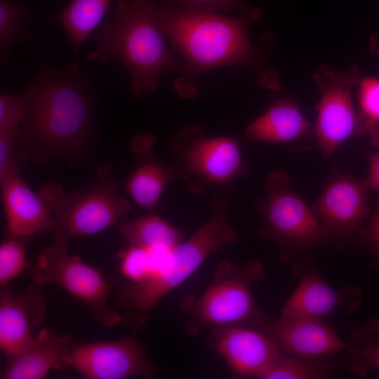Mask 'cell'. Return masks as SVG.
<instances>
[{"label": "cell", "instance_id": "6da1fadb", "mask_svg": "<svg viewBox=\"0 0 379 379\" xmlns=\"http://www.w3.org/2000/svg\"><path fill=\"white\" fill-rule=\"evenodd\" d=\"M40 65L25 88V117L15 142L17 161L48 163L85 149L96 132L98 91L76 61L57 68L36 52Z\"/></svg>", "mask_w": 379, "mask_h": 379}, {"label": "cell", "instance_id": "7a4b0ae2", "mask_svg": "<svg viewBox=\"0 0 379 379\" xmlns=\"http://www.w3.org/2000/svg\"><path fill=\"white\" fill-rule=\"evenodd\" d=\"M157 13L165 37L184 60L175 81V90L182 97L197 95L194 83L204 72L255 65L258 53L249 40L248 27L257 19V13L232 18L188 8L178 0H161Z\"/></svg>", "mask_w": 379, "mask_h": 379}, {"label": "cell", "instance_id": "3957f363", "mask_svg": "<svg viewBox=\"0 0 379 379\" xmlns=\"http://www.w3.org/2000/svg\"><path fill=\"white\" fill-rule=\"evenodd\" d=\"M157 5L155 0H119L111 18L93 35L97 47L86 57L97 62L118 60L130 74L136 100L154 93L164 72L180 67L165 43Z\"/></svg>", "mask_w": 379, "mask_h": 379}, {"label": "cell", "instance_id": "277c9868", "mask_svg": "<svg viewBox=\"0 0 379 379\" xmlns=\"http://www.w3.org/2000/svg\"><path fill=\"white\" fill-rule=\"evenodd\" d=\"M232 191L228 189L222 197L213 196L208 219L189 239L170 250L149 278L120 286L117 301L125 310L124 323L140 326L159 301L189 279L211 254L238 243V234L226 216Z\"/></svg>", "mask_w": 379, "mask_h": 379}, {"label": "cell", "instance_id": "5b68a950", "mask_svg": "<svg viewBox=\"0 0 379 379\" xmlns=\"http://www.w3.org/2000/svg\"><path fill=\"white\" fill-rule=\"evenodd\" d=\"M37 192L54 218L53 240L95 234L132 209L131 202L119 194L109 164L98 167L96 180L87 188L68 192L58 183L48 182Z\"/></svg>", "mask_w": 379, "mask_h": 379}, {"label": "cell", "instance_id": "8992f818", "mask_svg": "<svg viewBox=\"0 0 379 379\" xmlns=\"http://www.w3.org/2000/svg\"><path fill=\"white\" fill-rule=\"evenodd\" d=\"M265 194L255 205L262 219L260 235L273 243L285 262L300 251L323 246L331 237L312 207L291 188V179L282 169L271 171L264 185Z\"/></svg>", "mask_w": 379, "mask_h": 379}, {"label": "cell", "instance_id": "52a82bcc", "mask_svg": "<svg viewBox=\"0 0 379 379\" xmlns=\"http://www.w3.org/2000/svg\"><path fill=\"white\" fill-rule=\"evenodd\" d=\"M265 275L262 265L250 261L241 269L227 262L213 283L198 298L185 302L186 330L193 335L204 327L243 325L263 330L268 320L257 306L252 284Z\"/></svg>", "mask_w": 379, "mask_h": 379}, {"label": "cell", "instance_id": "ba28073f", "mask_svg": "<svg viewBox=\"0 0 379 379\" xmlns=\"http://www.w3.org/2000/svg\"><path fill=\"white\" fill-rule=\"evenodd\" d=\"M170 149L178 179L187 180L195 195L211 187H233L234 181L246 171L237 138L209 137L198 124L181 128L171 138Z\"/></svg>", "mask_w": 379, "mask_h": 379}, {"label": "cell", "instance_id": "9c48e42d", "mask_svg": "<svg viewBox=\"0 0 379 379\" xmlns=\"http://www.w3.org/2000/svg\"><path fill=\"white\" fill-rule=\"evenodd\" d=\"M67 241L53 240L35 259L30 272L33 284L41 287L55 285L85 305L93 318L106 328L124 323L123 315L110 306L112 284L102 270L68 253Z\"/></svg>", "mask_w": 379, "mask_h": 379}, {"label": "cell", "instance_id": "30bf717a", "mask_svg": "<svg viewBox=\"0 0 379 379\" xmlns=\"http://www.w3.org/2000/svg\"><path fill=\"white\" fill-rule=\"evenodd\" d=\"M361 77L357 67L339 71L330 65H321L314 73L319 93L315 105L314 137L325 159L357 135L358 114L352 92Z\"/></svg>", "mask_w": 379, "mask_h": 379}, {"label": "cell", "instance_id": "8fae6325", "mask_svg": "<svg viewBox=\"0 0 379 379\" xmlns=\"http://www.w3.org/2000/svg\"><path fill=\"white\" fill-rule=\"evenodd\" d=\"M67 365L88 379L149 378L156 371L147 359L144 347L131 337L72 344Z\"/></svg>", "mask_w": 379, "mask_h": 379}, {"label": "cell", "instance_id": "7c38bea8", "mask_svg": "<svg viewBox=\"0 0 379 379\" xmlns=\"http://www.w3.org/2000/svg\"><path fill=\"white\" fill-rule=\"evenodd\" d=\"M368 190L364 180L333 168L311 206L331 238L346 237L357 229L368 214Z\"/></svg>", "mask_w": 379, "mask_h": 379}, {"label": "cell", "instance_id": "4fadbf2b", "mask_svg": "<svg viewBox=\"0 0 379 379\" xmlns=\"http://www.w3.org/2000/svg\"><path fill=\"white\" fill-rule=\"evenodd\" d=\"M213 349L226 362L234 376L260 378L281 353L264 331L243 325L210 328Z\"/></svg>", "mask_w": 379, "mask_h": 379}, {"label": "cell", "instance_id": "5bb4252c", "mask_svg": "<svg viewBox=\"0 0 379 379\" xmlns=\"http://www.w3.org/2000/svg\"><path fill=\"white\" fill-rule=\"evenodd\" d=\"M262 331L284 354L321 357L350 349L349 343L319 318L281 315L274 321H268Z\"/></svg>", "mask_w": 379, "mask_h": 379}, {"label": "cell", "instance_id": "9a60e30c", "mask_svg": "<svg viewBox=\"0 0 379 379\" xmlns=\"http://www.w3.org/2000/svg\"><path fill=\"white\" fill-rule=\"evenodd\" d=\"M46 314L40 287L33 284L21 293L8 286L0 293V350L6 357L15 354L33 338Z\"/></svg>", "mask_w": 379, "mask_h": 379}, {"label": "cell", "instance_id": "2e32d148", "mask_svg": "<svg viewBox=\"0 0 379 379\" xmlns=\"http://www.w3.org/2000/svg\"><path fill=\"white\" fill-rule=\"evenodd\" d=\"M70 334L41 328L20 351L7 357L1 379H42L52 369L64 371L72 345Z\"/></svg>", "mask_w": 379, "mask_h": 379}, {"label": "cell", "instance_id": "e0dca14e", "mask_svg": "<svg viewBox=\"0 0 379 379\" xmlns=\"http://www.w3.org/2000/svg\"><path fill=\"white\" fill-rule=\"evenodd\" d=\"M0 185L8 233L29 239L35 234L53 232V216L38 192L24 181L20 170L1 178Z\"/></svg>", "mask_w": 379, "mask_h": 379}, {"label": "cell", "instance_id": "ac0fdd59", "mask_svg": "<svg viewBox=\"0 0 379 379\" xmlns=\"http://www.w3.org/2000/svg\"><path fill=\"white\" fill-rule=\"evenodd\" d=\"M154 145L155 139L149 133H140L131 139L135 165L125 183L133 201L149 211L154 209L166 186L178 179L173 164L159 159Z\"/></svg>", "mask_w": 379, "mask_h": 379}, {"label": "cell", "instance_id": "d6986e66", "mask_svg": "<svg viewBox=\"0 0 379 379\" xmlns=\"http://www.w3.org/2000/svg\"><path fill=\"white\" fill-rule=\"evenodd\" d=\"M359 291L353 287L336 290L315 271L310 270L284 304L281 315L321 319L340 307L352 310L359 302Z\"/></svg>", "mask_w": 379, "mask_h": 379}, {"label": "cell", "instance_id": "ffe728a7", "mask_svg": "<svg viewBox=\"0 0 379 379\" xmlns=\"http://www.w3.org/2000/svg\"><path fill=\"white\" fill-rule=\"evenodd\" d=\"M310 125L298 105L277 99L245 129L246 139L260 142L281 143L304 136Z\"/></svg>", "mask_w": 379, "mask_h": 379}, {"label": "cell", "instance_id": "44dd1931", "mask_svg": "<svg viewBox=\"0 0 379 379\" xmlns=\"http://www.w3.org/2000/svg\"><path fill=\"white\" fill-rule=\"evenodd\" d=\"M112 0H72L55 17L77 54L107 13Z\"/></svg>", "mask_w": 379, "mask_h": 379}, {"label": "cell", "instance_id": "7402d4cb", "mask_svg": "<svg viewBox=\"0 0 379 379\" xmlns=\"http://www.w3.org/2000/svg\"><path fill=\"white\" fill-rule=\"evenodd\" d=\"M128 245L171 250L183 241L182 232L156 214L130 221L120 227Z\"/></svg>", "mask_w": 379, "mask_h": 379}, {"label": "cell", "instance_id": "603a6c76", "mask_svg": "<svg viewBox=\"0 0 379 379\" xmlns=\"http://www.w3.org/2000/svg\"><path fill=\"white\" fill-rule=\"evenodd\" d=\"M332 357H307L281 353L261 375V379H321L335 368Z\"/></svg>", "mask_w": 379, "mask_h": 379}, {"label": "cell", "instance_id": "cb8c5ba5", "mask_svg": "<svg viewBox=\"0 0 379 379\" xmlns=\"http://www.w3.org/2000/svg\"><path fill=\"white\" fill-rule=\"evenodd\" d=\"M29 9L20 1L0 0V55L5 65L13 48L29 41L31 32Z\"/></svg>", "mask_w": 379, "mask_h": 379}, {"label": "cell", "instance_id": "d4e9b609", "mask_svg": "<svg viewBox=\"0 0 379 379\" xmlns=\"http://www.w3.org/2000/svg\"><path fill=\"white\" fill-rule=\"evenodd\" d=\"M357 135H366L379 147V78L361 77L357 84Z\"/></svg>", "mask_w": 379, "mask_h": 379}, {"label": "cell", "instance_id": "484cf974", "mask_svg": "<svg viewBox=\"0 0 379 379\" xmlns=\"http://www.w3.org/2000/svg\"><path fill=\"white\" fill-rule=\"evenodd\" d=\"M121 275L128 283L138 284L146 280L154 272L155 260L151 249L128 245L116 255Z\"/></svg>", "mask_w": 379, "mask_h": 379}, {"label": "cell", "instance_id": "4316f807", "mask_svg": "<svg viewBox=\"0 0 379 379\" xmlns=\"http://www.w3.org/2000/svg\"><path fill=\"white\" fill-rule=\"evenodd\" d=\"M27 239L9 233L0 245V288L8 286L26 268L25 241Z\"/></svg>", "mask_w": 379, "mask_h": 379}, {"label": "cell", "instance_id": "83f0119b", "mask_svg": "<svg viewBox=\"0 0 379 379\" xmlns=\"http://www.w3.org/2000/svg\"><path fill=\"white\" fill-rule=\"evenodd\" d=\"M27 99L21 94L0 95V132L18 131L26 112Z\"/></svg>", "mask_w": 379, "mask_h": 379}, {"label": "cell", "instance_id": "f1b7e54d", "mask_svg": "<svg viewBox=\"0 0 379 379\" xmlns=\"http://www.w3.org/2000/svg\"><path fill=\"white\" fill-rule=\"evenodd\" d=\"M350 352L354 362L352 365L353 371L357 373L364 372L366 368L379 370V343H362L352 338L349 344Z\"/></svg>", "mask_w": 379, "mask_h": 379}, {"label": "cell", "instance_id": "f546056e", "mask_svg": "<svg viewBox=\"0 0 379 379\" xmlns=\"http://www.w3.org/2000/svg\"><path fill=\"white\" fill-rule=\"evenodd\" d=\"M17 132H0V179L19 171L15 154Z\"/></svg>", "mask_w": 379, "mask_h": 379}, {"label": "cell", "instance_id": "4dcf8cb0", "mask_svg": "<svg viewBox=\"0 0 379 379\" xmlns=\"http://www.w3.org/2000/svg\"><path fill=\"white\" fill-rule=\"evenodd\" d=\"M184 6L213 12H227L241 8L239 0H178Z\"/></svg>", "mask_w": 379, "mask_h": 379}, {"label": "cell", "instance_id": "1f68e13d", "mask_svg": "<svg viewBox=\"0 0 379 379\" xmlns=\"http://www.w3.org/2000/svg\"><path fill=\"white\" fill-rule=\"evenodd\" d=\"M365 152L368 162V173L364 180L368 189L374 190L379 197V151Z\"/></svg>", "mask_w": 379, "mask_h": 379}, {"label": "cell", "instance_id": "d6a6232c", "mask_svg": "<svg viewBox=\"0 0 379 379\" xmlns=\"http://www.w3.org/2000/svg\"><path fill=\"white\" fill-rule=\"evenodd\" d=\"M367 234L370 241L379 250V211L370 218Z\"/></svg>", "mask_w": 379, "mask_h": 379}, {"label": "cell", "instance_id": "836d02e7", "mask_svg": "<svg viewBox=\"0 0 379 379\" xmlns=\"http://www.w3.org/2000/svg\"><path fill=\"white\" fill-rule=\"evenodd\" d=\"M371 49L372 52L379 55V36H374L371 39Z\"/></svg>", "mask_w": 379, "mask_h": 379}]
</instances>
